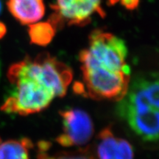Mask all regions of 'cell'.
<instances>
[{
	"mask_svg": "<svg viewBox=\"0 0 159 159\" xmlns=\"http://www.w3.org/2000/svg\"><path fill=\"white\" fill-rule=\"evenodd\" d=\"M6 33V27L2 23L0 22V39L2 38Z\"/></svg>",
	"mask_w": 159,
	"mask_h": 159,
	"instance_id": "7c38bea8",
	"label": "cell"
},
{
	"mask_svg": "<svg viewBox=\"0 0 159 159\" xmlns=\"http://www.w3.org/2000/svg\"><path fill=\"white\" fill-rule=\"evenodd\" d=\"M121 3L128 10H134L139 5V0H121Z\"/></svg>",
	"mask_w": 159,
	"mask_h": 159,
	"instance_id": "8fae6325",
	"label": "cell"
},
{
	"mask_svg": "<svg viewBox=\"0 0 159 159\" xmlns=\"http://www.w3.org/2000/svg\"><path fill=\"white\" fill-rule=\"evenodd\" d=\"M52 159H94V158L86 151H79L71 153H61Z\"/></svg>",
	"mask_w": 159,
	"mask_h": 159,
	"instance_id": "30bf717a",
	"label": "cell"
},
{
	"mask_svg": "<svg viewBox=\"0 0 159 159\" xmlns=\"http://www.w3.org/2000/svg\"><path fill=\"white\" fill-rule=\"evenodd\" d=\"M118 1H119V0H108L110 5H114V4H116Z\"/></svg>",
	"mask_w": 159,
	"mask_h": 159,
	"instance_id": "4fadbf2b",
	"label": "cell"
},
{
	"mask_svg": "<svg viewBox=\"0 0 159 159\" xmlns=\"http://www.w3.org/2000/svg\"><path fill=\"white\" fill-rule=\"evenodd\" d=\"M0 143H1V139H0Z\"/></svg>",
	"mask_w": 159,
	"mask_h": 159,
	"instance_id": "9a60e30c",
	"label": "cell"
},
{
	"mask_svg": "<svg viewBox=\"0 0 159 159\" xmlns=\"http://www.w3.org/2000/svg\"><path fill=\"white\" fill-rule=\"evenodd\" d=\"M33 144L29 139L8 140L0 143V159H29Z\"/></svg>",
	"mask_w": 159,
	"mask_h": 159,
	"instance_id": "ba28073f",
	"label": "cell"
},
{
	"mask_svg": "<svg viewBox=\"0 0 159 159\" xmlns=\"http://www.w3.org/2000/svg\"><path fill=\"white\" fill-rule=\"evenodd\" d=\"M127 55L123 40L101 30L93 31L88 47L80 53L83 83L75 89L92 99L119 101L130 84Z\"/></svg>",
	"mask_w": 159,
	"mask_h": 159,
	"instance_id": "7a4b0ae2",
	"label": "cell"
},
{
	"mask_svg": "<svg viewBox=\"0 0 159 159\" xmlns=\"http://www.w3.org/2000/svg\"><path fill=\"white\" fill-rule=\"evenodd\" d=\"M97 156L99 159H133L134 150L128 141L116 138L110 128H105L99 135Z\"/></svg>",
	"mask_w": 159,
	"mask_h": 159,
	"instance_id": "8992f818",
	"label": "cell"
},
{
	"mask_svg": "<svg viewBox=\"0 0 159 159\" xmlns=\"http://www.w3.org/2000/svg\"><path fill=\"white\" fill-rule=\"evenodd\" d=\"M117 113L142 140L159 142V72L135 77L118 101Z\"/></svg>",
	"mask_w": 159,
	"mask_h": 159,
	"instance_id": "3957f363",
	"label": "cell"
},
{
	"mask_svg": "<svg viewBox=\"0 0 159 159\" xmlns=\"http://www.w3.org/2000/svg\"><path fill=\"white\" fill-rule=\"evenodd\" d=\"M102 0H56L52 6L54 13L49 22L55 28L61 24L84 26L91 21L94 15L104 17L105 13L101 5Z\"/></svg>",
	"mask_w": 159,
	"mask_h": 159,
	"instance_id": "277c9868",
	"label": "cell"
},
{
	"mask_svg": "<svg viewBox=\"0 0 159 159\" xmlns=\"http://www.w3.org/2000/svg\"><path fill=\"white\" fill-rule=\"evenodd\" d=\"M7 78L11 89L1 110L26 116L40 112L55 97L64 96L72 71L49 53H42L11 66Z\"/></svg>",
	"mask_w": 159,
	"mask_h": 159,
	"instance_id": "6da1fadb",
	"label": "cell"
},
{
	"mask_svg": "<svg viewBox=\"0 0 159 159\" xmlns=\"http://www.w3.org/2000/svg\"><path fill=\"white\" fill-rule=\"evenodd\" d=\"M9 11L22 25H33L42 19L45 13L43 0H8Z\"/></svg>",
	"mask_w": 159,
	"mask_h": 159,
	"instance_id": "52a82bcc",
	"label": "cell"
},
{
	"mask_svg": "<svg viewBox=\"0 0 159 159\" xmlns=\"http://www.w3.org/2000/svg\"><path fill=\"white\" fill-rule=\"evenodd\" d=\"M56 28L49 21L30 25L29 35L32 43L39 46L49 44L54 37Z\"/></svg>",
	"mask_w": 159,
	"mask_h": 159,
	"instance_id": "9c48e42d",
	"label": "cell"
},
{
	"mask_svg": "<svg viewBox=\"0 0 159 159\" xmlns=\"http://www.w3.org/2000/svg\"><path fill=\"white\" fill-rule=\"evenodd\" d=\"M63 120V133L56 141L63 147L80 146L90 140L93 134V123L87 113L71 108L60 112Z\"/></svg>",
	"mask_w": 159,
	"mask_h": 159,
	"instance_id": "5b68a950",
	"label": "cell"
},
{
	"mask_svg": "<svg viewBox=\"0 0 159 159\" xmlns=\"http://www.w3.org/2000/svg\"><path fill=\"white\" fill-rule=\"evenodd\" d=\"M2 10V4H1V1H0V12H1Z\"/></svg>",
	"mask_w": 159,
	"mask_h": 159,
	"instance_id": "5bb4252c",
	"label": "cell"
}]
</instances>
